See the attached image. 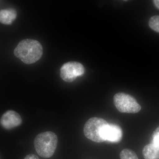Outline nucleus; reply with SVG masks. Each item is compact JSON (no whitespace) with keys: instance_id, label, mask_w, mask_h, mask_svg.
Returning <instances> with one entry per match:
<instances>
[{"instance_id":"obj_1","label":"nucleus","mask_w":159,"mask_h":159,"mask_svg":"<svg viewBox=\"0 0 159 159\" xmlns=\"http://www.w3.org/2000/svg\"><path fill=\"white\" fill-rule=\"evenodd\" d=\"M43 47L39 42L26 39L21 41L15 49L14 55L26 64L38 61L43 55Z\"/></svg>"},{"instance_id":"obj_4","label":"nucleus","mask_w":159,"mask_h":159,"mask_svg":"<svg viewBox=\"0 0 159 159\" xmlns=\"http://www.w3.org/2000/svg\"><path fill=\"white\" fill-rule=\"evenodd\" d=\"M114 103L120 112L137 113L141 107L133 97L125 93H118L114 97Z\"/></svg>"},{"instance_id":"obj_9","label":"nucleus","mask_w":159,"mask_h":159,"mask_svg":"<svg viewBox=\"0 0 159 159\" xmlns=\"http://www.w3.org/2000/svg\"><path fill=\"white\" fill-rule=\"evenodd\" d=\"M145 159H159V148L153 144L145 145L142 151Z\"/></svg>"},{"instance_id":"obj_11","label":"nucleus","mask_w":159,"mask_h":159,"mask_svg":"<svg viewBox=\"0 0 159 159\" xmlns=\"http://www.w3.org/2000/svg\"><path fill=\"white\" fill-rule=\"evenodd\" d=\"M148 24L151 29L159 33V16H152L149 20Z\"/></svg>"},{"instance_id":"obj_10","label":"nucleus","mask_w":159,"mask_h":159,"mask_svg":"<svg viewBox=\"0 0 159 159\" xmlns=\"http://www.w3.org/2000/svg\"><path fill=\"white\" fill-rule=\"evenodd\" d=\"M120 157L121 159H139L135 152L129 149L122 150L120 152Z\"/></svg>"},{"instance_id":"obj_2","label":"nucleus","mask_w":159,"mask_h":159,"mask_svg":"<svg viewBox=\"0 0 159 159\" xmlns=\"http://www.w3.org/2000/svg\"><path fill=\"white\" fill-rule=\"evenodd\" d=\"M57 144V135L48 131L38 135L34 141V147L37 153L43 158H50L55 152Z\"/></svg>"},{"instance_id":"obj_12","label":"nucleus","mask_w":159,"mask_h":159,"mask_svg":"<svg viewBox=\"0 0 159 159\" xmlns=\"http://www.w3.org/2000/svg\"><path fill=\"white\" fill-rule=\"evenodd\" d=\"M152 144L159 148V126L154 131L152 134Z\"/></svg>"},{"instance_id":"obj_8","label":"nucleus","mask_w":159,"mask_h":159,"mask_svg":"<svg viewBox=\"0 0 159 159\" xmlns=\"http://www.w3.org/2000/svg\"><path fill=\"white\" fill-rule=\"evenodd\" d=\"M17 12L14 9H8L0 10V23L10 25L16 19Z\"/></svg>"},{"instance_id":"obj_14","label":"nucleus","mask_w":159,"mask_h":159,"mask_svg":"<svg viewBox=\"0 0 159 159\" xmlns=\"http://www.w3.org/2000/svg\"><path fill=\"white\" fill-rule=\"evenodd\" d=\"M153 2L155 6L157 9H159V0H154V1H153Z\"/></svg>"},{"instance_id":"obj_13","label":"nucleus","mask_w":159,"mask_h":159,"mask_svg":"<svg viewBox=\"0 0 159 159\" xmlns=\"http://www.w3.org/2000/svg\"><path fill=\"white\" fill-rule=\"evenodd\" d=\"M24 159H39V158L35 155L29 154L27 155Z\"/></svg>"},{"instance_id":"obj_5","label":"nucleus","mask_w":159,"mask_h":159,"mask_svg":"<svg viewBox=\"0 0 159 159\" xmlns=\"http://www.w3.org/2000/svg\"><path fill=\"white\" fill-rule=\"evenodd\" d=\"M85 71L84 66L80 63L72 61L64 64L60 70L61 79L67 82H72L77 77L81 76Z\"/></svg>"},{"instance_id":"obj_7","label":"nucleus","mask_w":159,"mask_h":159,"mask_svg":"<svg viewBox=\"0 0 159 159\" xmlns=\"http://www.w3.org/2000/svg\"><path fill=\"white\" fill-rule=\"evenodd\" d=\"M122 137V129L119 125L114 124H107L102 129V137L104 141L118 142Z\"/></svg>"},{"instance_id":"obj_6","label":"nucleus","mask_w":159,"mask_h":159,"mask_svg":"<svg viewBox=\"0 0 159 159\" xmlns=\"http://www.w3.org/2000/svg\"><path fill=\"white\" fill-rule=\"evenodd\" d=\"M22 119L19 114L13 111H8L3 114L0 120V124L3 128L10 129L19 126Z\"/></svg>"},{"instance_id":"obj_3","label":"nucleus","mask_w":159,"mask_h":159,"mask_svg":"<svg viewBox=\"0 0 159 159\" xmlns=\"http://www.w3.org/2000/svg\"><path fill=\"white\" fill-rule=\"evenodd\" d=\"M107 124L106 120L101 118H91L84 125V132L85 137L94 142L101 143L104 142L102 137V129Z\"/></svg>"}]
</instances>
